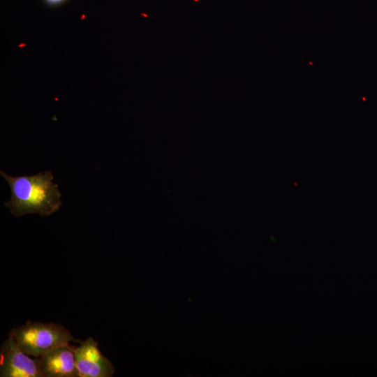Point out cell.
Here are the masks:
<instances>
[{"label": "cell", "mask_w": 377, "mask_h": 377, "mask_svg": "<svg viewBox=\"0 0 377 377\" xmlns=\"http://www.w3.org/2000/svg\"><path fill=\"white\" fill-rule=\"evenodd\" d=\"M0 174L11 191L10 200L4 205L15 216L27 214L47 216L61 207V194L58 185L52 182L54 177L50 171L31 176L12 177L1 170Z\"/></svg>", "instance_id": "obj_1"}, {"label": "cell", "mask_w": 377, "mask_h": 377, "mask_svg": "<svg viewBox=\"0 0 377 377\" xmlns=\"http://www.w3.org/2000/svg\"><path fill=\"white\" fill-rule=\"evenodd\" d=\"M10 333L21 349L33 357L76 341L68 329L53 323L27 322Z\"/></svg>", "instance_id": "obj_2"}, {"label": "cell", "mask_w": 377, "mask_h": 377, "mask_svg": "<svg viewBox=\"0 0 377 377\" xmlns=\"http://www.w3.org/2000/svg\"><path fill=\"white\" fill-rule=\"evenodd\" d=\"M1 377H43L38 357L26 354L10 332L1 350Z\"/></svg>", "instance_id": "obj_3"}, {"label": "cell", "mask_w": 377, "mask_h": 377, "mask_svg": "<svg viewBox=\"0 0 377 377\" xmlns=\"http://www.w3.org/2000/svg\"><path fill=\"white\" fill-rule=\"evenodd\" d=\"M74 348L78 377H111L114 374L112 362L102 353L91 337Z\"/></svg>", "instance_id": "obj_4"}, {"label": "cell", "mask_w": 377, "mask_h": 377, "mask_svg": "<svg viewBox=\"0 0 377 377\" xmlns=\"http://www.w3.org/2000/svg\"><path fill=\"white\" fill-rule=\"evenodd\" d=\"M43 377H78L74 348L66 344L38 357Z\"/></svg>", "instance_id": "obj_5"}, {"label": "cell", "mask_w": 377, "mask_h": 377, "mask_svg": "<svg viewBox=\"0 0 377 377\" xmlns=\"http://www.w3.org/2000/svg\"><path fill=\"white\" fill-rule=\"evenodd\" d=\"M50 5H59L61 3H64L66 0H45Z\"/></svg>", "instance_id": "obj_6"}, {"label": "cell", "mask_w": 377, "mask_h": 377, "mask_svg": "<svg viewBox=\"0 0 377 377\" xmlns=\"http://www.w3.org/2000/svg\"><path fill=\"white\" fill-rule=\"evenodd\" d=\"M194 1H198V0H194Z\"/></svg>", "instance_id": "obj_7"}]
</instances>
